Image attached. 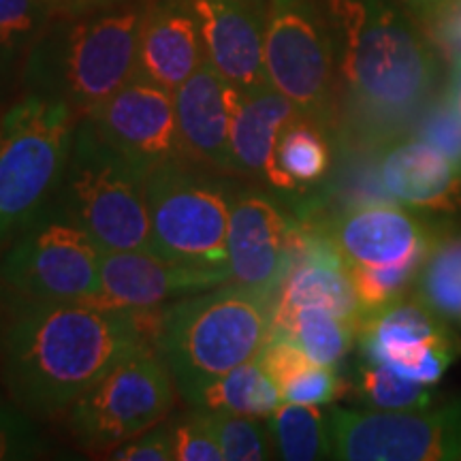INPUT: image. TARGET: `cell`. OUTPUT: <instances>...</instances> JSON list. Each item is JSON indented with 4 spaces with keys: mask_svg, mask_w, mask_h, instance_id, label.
<instances>
[{
    "mask_svg": "<svg viewBox=\"0 0 461 461\" xmlns=\"http://www.w3.org/2000/svg\"><path fill=\"white\" fill-rule=\"evenodd\" d=\"M160 314L11 293L0 312V380L31 417L67 412L120 361L157 346Z\"/></svg>",
    "mask_w": 461,
    "mask_h": 461,
    "instance_id": "6da1fadb",
    "label": "cell"
},
{
    "mask_svg": "<svg viewBox=\"0 0 461 461\" xmlns=\"http://www.w3.org/2000/svg\"><path fill=\"white\" fill-rule=\"evenodd\" d=\"M322 11L353 131L383 146L411 131L440 82L431 43L387 0H325Z\"/></svg>",
    "mask_w": 461,
    "mask_h": 461,
    "instance_id": "7a4b0ae2",
    "label": "cell"
},
{
    "mask_svg": "<svg viewBox=\"0 0 461 461\" xmlns=\"http://www.w3.org/2000/svg\"><path fill=\"white\" fill-rule=\"evenodd\" d=\"M146 3L103 5L54 14L26 54L28 92L86 115L135 75Z\"/></svg>",
    "mask_w": 461,
    "mask_h": 461,
    "instance_id": "3957f363",
    "label": "cell"
},
{
    "mask_svg": "<svg viewBox=\"0 0 461 461\" xmlns=\"http://www.w3.org/2000/svg\"><path fill=\"white\" fill-rule=\"evenodd\" d=\"M276 297L229 285L182 297L163 310L157 348L177 393L193 403L235 367L255 361L274 336Z\"/></svg>",
    "mask_w": 461,
    "mask_h": 461,
    "instance_id": "277c9868",
    "label": "cell"
},
{
    "mask_svg": "<svg viewBox=\"0 0 461 461\" xmlns=\"http://www.w3.org/2000/svg\"><path fill=\"white\" fill-rule=\"evenodd\" d=\"M148 171L124 158L86 115L58 188L60 216L84 229L101 250H149Z\"/></svg>",
    "mask_w": 461,
    "mask_h": 461,
    "instance_id": "5b68a950",
    "label": "cell"
},
{
    "mask_svg": "<svg viewBox=\"0 0 461 461\" xmlns=\"http://www.w3.org/2000/svg\"><path fill=\"white\" fill-rule=\"evenodd\" d=\"M79 118L67 103L32 92L0 113V244L58 194Z\"/></svg>",
    "mask_w": 461,
    "mask_h": 461,
    "instance_id": "8992f818",
    "label": "cell"
},
{
    "mask_svg": "<svg viewBox=\"0 0 461 461\" xmlns=\"http://www.w3.org/2000/svg\"><path fill=\"white\" fill-rule=\"evenodd\" d=\"M176 383L157 346L137 350L67 408V428L88 451L112 453L176 406Z\"/></svg>",
    "mask_w": 461,
    "mask_h": 461,
    "instance_id": "52a82bcc",
    "label": "cell"
},
{
    "mask_svg": "<svg viewBox=\"0 0 461 461\" xmlns=\"http://www.w3.org/2000/svg\"><path fill=\"white\" fill-rule=\"evenodd\" d=\"M149 252L199 267H229L230 203L216 184L201 180L180 160L148 173Z\"/></svg>",
    "mask_w": 461,
    "mask_h": 461,
    "instance_id": "ba28073f",
    "label": "cell"
},
{
    "mask_svg": "<svg viewBox=\"0 0 461 461\" xmlns=\"http://www.w3.org/2000/svg\"><path fill=\"white\" fill-rule=\"evenodd\" d=\"M269 84L321 126L333 120L338 73L325 15L312 0H269L263 24Z\"/></svg>",
    "mask_w": 461,
    "mask_h": 461,
    "instance_id": "9c48e42d",
    "label": "cell"
},
{
    "mask_svg": "<svg viewBox=\"0 0 461 461\" xmlns=\"http://www.w3.org/2000/svg\"><path fill=\"white\" fill-rule=\"evenodd\" d=\"M101 257V246L77 224L41 214L0 258V282L41 302L103 303Z\"/></svg>",
    "mask_w": 461,
    "mask_h": 461,
    "instance_id": "30bf717a",
    "label": "cell"
},
{
    "mask_svg": "<svg viewBox=\"0 0 461 461\" xmlns=\"http://www.w3.org/2000/svg\"><path fill=\"white\" fill-rule=\"evenodd\" d=\"M331 459L455 461L461 459V402L414 411L330 412Z\"/></svg>",
    "mask_w": 461,
    "mask_h": 461,
    "instance_id": "8fae6325",
    "label": "cell"
},
{
    "mask_svg": "<svg viewBox=\"0 0 461 461\" xmlns=\"http://www.w3.org/2000/svg\"><path fill=\"white\" fill-rule=\"evenodd\" d=\"M361 350L370 363L387 366L414 383L434 387L461 353L448 322L419 299L389 303L359 321Z\"/></svg>",
    "mask_w": 461,
    "mask_h": 461,
    "instance_id": "7c38bea8",
    "label": "cell"
},
{
    "mask_svg": "<svg viewBox=\"0 0 461 461\" xmlns=\"http://www.w3.org/2000/svg\"><path fill=\"white\" fill-rule=\"evenodd\" d=\"M86 118L109 146L143 171L149 173L182 157L173 92L143 75H132Z\"/></svg>",
    "mask_w": 461,
    "mask_h": 461,
    "instance_id": "4fadbf2b",
    "label": "cell"
},
{
    "mask_svg": "<svg viewBox=\"0 0 461 461\" xmlns=\"http://www.w3.org/2000/svg\"><path fill=\"white\" fill-rule=\"evenodd\" d=\"M295 229L278 203L246 193L230 203L227 255L235 285L278 295L293 263Z\"/></svg>",
    "mask_w": 461,
    "mask_h": 461,
    "instance_id": "5bb4252c",
    "label": "cell"
},
{
    "mask_svg": "<svg viewBox=\"0 0 461 461\" xmlns=\"http://www.w3.org/2000/svg\"><path fill=\"white\" fill-rule=\"evenodd\" d=\"M322 233L346 267H391L425 258L438 240L423 218L389 201L350 207Z\"/></svg>",
    "mask_w": 461,
    "mask_h": 461,
    "instance_id": "9a60e30c",
    "label": "cell"
},
{
    "mask_svg": "<svg viewBox=\"0 0 461 461\" xmlns=\"http://www.w3.org/2000/svg\"><path fill=\"white\" fill-rule=\"evenodd\" d=\"M230 280L229 267L173 263L149 250H103V303L122 308H158L167 299L210 291Z\"/></svg>",
    "mask_w": 461,
    "mask_h": 461,
    "instance_id": "2e32d148",
    "label": "cell"
},
{
    "mask_svg": "<svg viewBox=\"0 0 461 461\" xmlns=\"http://www.w3.org/2000/svg\"><path fill=\"white\" fill-rule=\"evenodd\" d=\"M235 101L238 88L207 60L173 92L177 137L186 157L214 169L233 171L230 122Z\"/></svg>",
    "mask_w": 461,
    "mask_h": 461,
    "instance_id": "e0dca14e",
    "label": "cell"
},
{
    "mask_svg": "<svg viewBox=\"0 0 461 461\" xmlns=\"http://www.w3.org/2000/svg\"><path fill=\"white\" fill-rule=\"evenodd\" d=\"M376 171L380 186L397 203L412 210L461 212V169L411 132L384 143Z\"/></svg>",
    "mask_w": 461,
    "mask_h": 461,
    "instance_id": "ac0fdd59",
    "label": "cell"
},
{
    "mask_svg": "<svg viewBox=\"0 0 461 461\" xmlns=\"http://www.w3.org/2000/svg\"><path fill=\"white\" fill-rule=\"evenodd\" d=\"M199 22L205 58L230 86H269L263 60V24L241 0H188Z\"/></svg>",
    "mask_w": 461,
    "mask_h": 461,
    "instance_id": "d6986e66",
    "label": "cell"
},
{
    "mask_svg": "<svg viewBox=\"0 0 461 461\" xmlns=\"http://www.w3.org/2000/svg\"><path fill=\"white\" fill-rule=\"evenodd\" d=\"M207 60L199 22L188 0L146 3L135 73L176 92Z\"/></svg>",
    "mask_w": 461,
    "mask_h": 461,
    "instance_id": "ffe728a7",
    "label": "cell"
},
{
    "mask_svg": "<svg viewBox=\"0 0 461 461\" xmlns=\"http://www.w3.org/2000/svg\"><path fill=\"white\" fill-rule=\"evenodd\" d=\"M302 113L272 84L257 90H238L230 122V163L233 171L258 177L269 186L288 190L276 165L282 131Z\"/></svg>",
    "mask_w": 461,
    "mask_h": 461,
    "instance_id": "44dd1931",
    "label": "cell"
},
{
    "mask_svg": "<svg viewBox=\"0 0 461 461\" xmlns=\"http://www.w3.org/2000/svg\"><path fill=\"white\" fill-rule=\"evenodd\" d=\"M280 403V387L265 372L261 361L255 359L214 380L210 387L194 397L190 406L210 412L269 419Z\"/></svg>",
    "mask_w": 461,
    "mask_h": 461,
    "instance_id": "7402d4cb",
    "label": "cell"
},
{
    "mask_svg": "<svg viewBox=\"0 0 461 461\" xmlns=\"http://www.w3.org/2000/svg\"><path fill=\"white\" fill-rule=\"evenodd\" d=\"M357 330L359 325L355 321L346 319L336 310L308 305V308L297 310L274 333L291 338L319 366L336 367L353 348Z\"/></svg>",
    "mask_w": 461,
    "mask_h": 461,
    "instance_id": "603a6c76",
    "label": "cell"
},
{
    "mask_svg": "<svg viewBox=\"0 0 461 461\" xmlns=\"http://www.w3.org/2000/svg\"><path fill=\"white\" fill-rule=\"evenodd\" d=\"M269 436L280 459L314 461L331 457L330 414L322 406L282 402L269 417Z\"/></svg>",
    "mask_w": 461,
    "mask_h": 461,
    "instance_id": "cb8c5ba5",
    "label": "cell"
},
{
    "mask_svg": "<svg viewBox=\"0 0 461 461\" xmlns=\"http://www.w3.org/2000/svg\"><path fill=\"white\" fill-rule=\"evenodd\" d=\"M414 291L419 302L436 316L461 327V235L434 241L420 263Z\"/></svg>",
    "mask_w": 461,
    "mask_h": 461,
    "instance_id": "d4e9b609",
    "label": "cell"
},
{
    "mask_svg": "<svg viewBox=\"0 0 461 461\" xmlns=\"http://www.w3.org/2000/svg\"><path fill=\"white\" fill-rule=\"evenodd\" d=\"M331 163V149L325 131L308 115L299 113L282 131L276 148V165L288 190L322 180Z\"/></svg>",
    "mask_w": 461,
    "mask_h": 461,
    "instance_id": "484cf974",
    "label": "cell"
},
{
    "mask_svg": "<svg viewBox=\"0 0 461 461\" xmlns=\"http://www.w3.org/2000/svg\"><path fill=\"white\" fill-rule=\"evenodd\" d=\"M51 15L45 0H0V73L28 54Z\"/></svg>",
    "mask_w": 461,
    "mask_h": 461,
    "instance_id": "4316f807",
    "label": "cell"
},
{
    "mask_svg": "<svg viewBox=\"0 0 461 461\" xmlns=\"http://www.w3.org/2000/svg\"><path fill=\"white\" fill-rule=\"evenodd\" d=\"M359 395L366 406L376 411H414L434 403L428 384L370 361L359 367Z\"/></svg>",
    "mask_w": 461,
    "mask_h": 461,
    "instance_id": "83f0119b",
    "label": "cell"
},
{
    "mask_svg": "<svg viewBox=\"0 0 461 461\" xmlns=\"http://www.w3.org/2000/svg\"><path fill=\"white\" fill-rule=\"evenodd\" d=\"M423 261L425 258H412V261L391 265V267H346L357 303H359L361 319L402 299L403 293L414 286Z\"/></svg>",
    "mask_w": 461,
    "mask_h": 461,
    "instance_id": "f1b7e54d",
    "label": "cell"
},
{
    "mask_svg": "<svg viewBox=\"0 0 461 461\" xmlns=\"http://www.w3.org/2000/svg\"><path fill=\"white\" fill-rule=\"evenodd\" d=\"M408 132L429 143L461 169V107L451 90L442 96H434Z\"/></svg>",
    "mask_w": 461,
    "mask_h": 461,
    "instance_id": "f546056e",
    "label": "cell"
},
{
    "mask_svg": "<svg viewBox=\"0 0 461 461\" xmlns=\"http://www.w3.org/2000/svg\"><path fill=\"white\" fill-rule=\"evenodd\" d=\"M210 412V411H207ZM214 420L222 459L227 461H261L269 459V442L265 429L252 417L229 412H210Z\"/></svg>",
    "mask_w": 461,
    "mask_h": 461,
    "instance_id": "4dcf8cb0",
    "label": "cell"
},
{
    "mask_svg": "<svg viewBox=\"0 0 461 461\" xmlns=\"http://www.w3.org/2000/svg\"><path fill=\"white\" fill-rule=\"evenodd\" d=\"M176 461H221L222 451L218 442L212 414L194 408L180 423L173 425Z\"/></svg>",
    "mask_w": 461,
    "mask_h": 461,
    "instance_id": "1f68e13d",
    "label": "cell"
},
{
    "mask_svg": "<svg viewBox=\"0 0 461 461\" xmlns=\"http://www.w3.org/2000/svg\"><path fill=\"white\" fill-rule=\"evenodd\" d=\"M43 453L45 445L31 414L0 402V461L37 459Z\"/></svg>",
    "mask_w": 461,
    "mask_h": 461,
    "instance_id": "d6a6232c",
    "label": "cell"
},
{
    "mask_svg": "<svg viewBox=\"0 0 461 461\" xmlns=\"http://www.w3.org/2000/svg\"><path fill=\"white\" fill-rule=\"evenodd\" d=\"M339 384L336 367L310 366L280 389L282 402L288 403H308V406H327L339 395Z\"/></svg>",
    "mask_w": 461,
    "mask_h": 461,
    "instance_id": "836d02e7",
    "label": "cell"
},
{
    "mask_svg": "<svg viewBox=\"0 0 461 461\" xmlns=\"http://www.w3.org/2000/svg\"><path fill=\"white\" fill-rule=\"evenodd\" d=\"M257 359L261 361L265 372L272 376V380L280 389L286 383H291L293 378L299 376V374L308 370L310 366H314V361L291 338L278 336V333H274L269 338V342L265 344V348Z\"/></svg>",
    "mask_w": 461,
    "mask_h": 461,
    "instance_id": "e575fe53",
    "label": "cell"
},
{
    "mask_svg": "<svg viewBox=\"0 0 461 461\" xmlns=\"http://www.w3.org/2000/svg\"><path fill=\"white\" fill-rule=\"evenodd\" d=\"M107 459L115 461H173L176 445H173V428L163 420L141 434H137L124 445L115 447Z\"/></svg>",
    "mask_w": 461,
    "mask_h": 461,
    "instance_id": "d590c367",
    "label": "cell"
},
{
    "mask_svg": "<svg viewBox=\"0 0 461 461\" xmlns=\"http://www.w3.org/2000/svg\"><path fill=\"white\" fill-rule=\"evenodd\" d=\"M402 3L425 20H436L453 7L455 0H402Z\"/></svg>",
    "mask_w": 461,
    "mask_h": 461,
    "instance_id": "8d00e7d4",
    "label": "cell"
},
{
    "mask_svg": "<svg viewBox=\"0 0 461 461\" xmlns=\"http://www.w3.org/2000/svg\"><path fill=\"white\" fill-rule=\"evenodd\" d=\"M54 14H82V11L118 3V0H45Z\"/></svg>",
    "mask_w": 461,
    "mask_h": 461,
    "instance_id": "74e56055",
    "label": "cell"
},
{
    "mask_svg": "<svg viewBox=\"0 0 461 461\" xmlns=\"http://www.w3.org/2000/svg\"><path fill=\"white\" fill-rule=\"evenodd\" d=\"M451 95L457 101V105L461 107V54L455 56L453 60V75H451V86H448Z\"/></svg>",
    "mask_w": 461,
    "mask_h": 461,
    "instance_id": "f35d334b",
    "label": "cell"
}]
</instances>
